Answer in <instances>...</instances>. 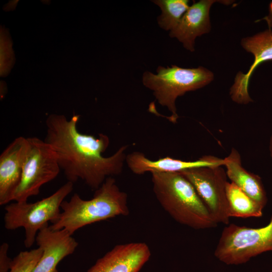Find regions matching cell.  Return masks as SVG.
I'll use <instances>...</instances> for the list:
<instances>
[{"instance_id": "cell-1", "label": "cell", "mask_w": 272, "mask_h": 272, "mask_svg": "<svg viewBox=\"0 0 272 272\" xmlns=\"http://www.w3.org/2000/svg\"><path fill=\"white\" fill-rule=\"evenodd\" d=\"M80 115L68 119L63 115L51 114L46 120L44 141L55 152L61 169L73 183L80 179L93 189L108 177L121 173L127 146L121 147L109 157L103 155L109 145L107 135L96 138L83 134L77 129Z\"/></svg>"}, {"instance_id": "cell-2", "label": "cell", "mask_w": 272, "mask_h": 272, "mask_svg": "<svg viewBox=\"0 0 272 272\" xmlns=\"http://www.w3.org/2000/svg\"><path fill=\"white\" fill-rule=\"evenodd\" d=\"M127 195L120 190L113 177L107 178L95 190L93 197L82 199L74 193L69 201L61 205L62 212L50 227L65 230L72 235L78 229L89 224L129 214Z\"/></svg>"}, {"instance_id": "cell-3", "label": "cell", "mask_w": 272, "mask_h": 272, "mask_svg": "<svg viewBox=\"0 0 272 272\" xmlns=\"http://www.w3.org/2000/svg\"><path fill=\"white\" fill-rule=\"evenodd\" d=\"M151 175L158 201L176 222L195 230L217 226L194 187L181 173L153 172Z\"/></svg>"}, {"instance_id": "cell-4", "label": "cell", "mask_w": 272, "mask_h": 272, "mask_svg": "<svg viewBox=\"0 0 272 272\" xmlns=\"http://www.w3.org/2000/svg\"><path fill=\"white\" fill-rule=\"evenodd\" d=\"M156 72V74L145 72L143 84L153 91L159 104L167 108L171 113L169 120L173 123L178 118L177 98L187 92L203 87L214 79L213 73L202 66L187 69L174 65L166 67L159 66Z\"/></svg>"}, {"instance_id": "cell-5", "label": "cell", "mask_w": 272, "mask_h": 272, "mask_svg": "<svg viewBox=\"0 0 272 272\" xmlns=\"http://www.w3.org/2000/svg\"><path fill=\"white\" fill-rule=\"evenodd\" d=\"M73 183L68 181L51 195L34 203L27 201L11 203L5 208L4 225L6 229L25 230L24 245L31 247L39 231L53 223L60 214L61 205L72 191Z\"/></svg>"}, {"instance_id": "cell-6", "label": "cell", "mask_w": 272, "mask_h": 272, "mask_svg": "<svg viewBox=\"0 0 272 272\" xmlns=\"http://www.w3.org/2000/svg\"><path fill=\"white\" fill-rule=\"evenodd\" d=\"M272 251V215L260 228L231 224L226 226L215 250L216 257L228 265L245 263L252 257Z\"/></svg>"}, {"instance_id": "cell-7", "label": "cell", "mask_w": 272, "mask_h": 272, "mask_svg": "<svg viewBox=\"0 0 272 272\" xmlns=\"http://www.w3.org/2000/svg\"><path fill=\"white\" fill-rule=\"evenodd\" d=\"M29 149L23 166L21 181L12 200L27 201L40 192V187L54 179L61 170L56 154L44 140L28 138Z\"/></svg>"}, {"instance_id": "cell-8", "label": "cell", "mask_w": 272, "mask_h": 272, "mask_svg": "<svg viewBox=\"0 0 272 272\" xmlns=\"http://www.w3.org/2000/svg\"><path fill=\"white\" fill-rule=\"evenodd\" d=\"M180 173L193 186L215 222L228 225L230 219L226 194L228 181L223 166L195 167Z\"/></svg>"}, {"instance_id": "cell-9", "label": "cell", "mask_w": 272, "mask_h": 272, "mask_svg": "<svg viewBox=\"0 0 272 272\" xmlns=\"http://www.w3.org/2000/svg\"><path fill=\"white\" fill-rule=\"evenodd\" d=\"M151 253L144 242L118 244L99 258L87 272H139Z\"/></svg>"}, {"instance_id": "cell-10", "label": "cell", "mask_w": 272, "mask_h": 272, "mask_svg": "<svg viewBox=\"0 0 272 272\" xmlns=\"http://www.w3.org/2000/svg\"><path fill=\"white\" fill-rule=\"evenodd\" d=\"M29 149L28 138L15 139L0 155V205L12 201L21 181L23 166Z\"/></svg>"}, {"instance_id": "cell-11", "label": "cell", "mask_w": 272, "mask_h": 272, "mask_svg": "<svg viewBox=\"0 0 272 272\" xmlns=\"http://www.w3.org/2000/svg\"><path fill=\"white\" fill-rule=\"evenodd\" d=\"M247 51L251 53L254 60L248 71L239 72L230 89V94L233 101L246 104L253 101L248 93L250 79L255 69L261 63L272 60V30L268 29L251 37L244 38L241 42Z\"/></svg>"}, {"instance_id": "cell-12", "label": "cell", "mask_w": 272, "mask_h": 272, "mask_svg": "<svg viewBox=\"0 0 272 272\" xmlns=\"http://www.w3.org/2000/svg\"><path fill=\"white\" fill-rule=\"evenodd\" d=\"M66 230H52L46 225L37 233L36 242L43 250L32 272H58L57 265L76 250L78 243Z\"/></svg>"}, {"instance_id": "cell-13", "label": "cell", "mask_w": 272, "mask_h": 272, "mask_svg": "<svg viewBox=\"0 0 272 272\" xmlns=\"http://www.w3.org/2000/svg\"><path fill=\"white\" fill-rule=\"evenodd\" d=\"M125 163L134 174L147 172H180L186 169L205 166H224V159L203 156L194 161H184L169 157L152 160L143 153L134 152L127 155Z\"/></svg>"}, {"instance_id": "cell-14", "label": "cell", "mask_w": 272, "mask_h": 272, "mask_svg": "<svg viewBox=\"0 0 272 272\" xmlns=\"http://www.w3.org/2000/svg\"><path fill=\"white\" fill-rule=\"evenodd\" d=\"M217 2L223 1L200 0L194 3L189 6L177 26L170 32V36L177 38L187 50L193 51L196 37L210 31V10Z\"/></svg>"}, {"instance_id": "cell-15", "label": "cell", "mask_w": 272, "mask_h": 272, "mask_svg": "<svg viewBox=\"0 0 272 272\" xmlns=\"http://www.w3.org/2000/svg\"><path fill=\"white\" fill-rule=\"evenodd\" d=\"M224 160V166L231 182L264 208L267 202V197L261 177L247 171L242 166L240 155L234 148Z\"/></svg>"}, {"instance_id": "cell-16", "label": "cell", "mask_w": 272, "mask_h": 272, "mask_svg": "<svg viewBox=\"0 0 272 272\" xmlns=\"http://www.w3.org/2000/svg\"><path fill=\"white\" fill-rule=\"evenodd\" d=\"M230 218H259L262 216L263 208L232 182L226 185Z\"/></svg>"}, {"instance_id": "cell-17", "label": "cell", "mask_w": 272, "mask_h": 272, "mask_svg": "<svg viewBox=\"0 0 272 272\" xmlns=\"http://www.w3.org/2000/svg\"><path fill=\"white\" fill-rule=\"evenodd\" d=\"M152 2L161 9L158 23L163 29L170 31L175 28L189 7L187 0H155Z\"/></svg>"}, {"instance_id": "cell-18", "label": "cell", "mask_w": 272, "mask_h": 272, "mask_svg": "<svg viewBox=\"0 0 272 272\" xmlns=\"http://www.w3.org/2000/svg\"><path fill=\"white\" fill-rule=\"evenodd\" d=\"M42 253L40 247L20 252L12 259L8 272H32Z\"/></svg>"}, {"instance_id": "cell-19", "label": "cell", "mask_w": 272, "mask_h": 272, "mask_svg": "<svg viewBox=\"0 0 272 272\" xmlns=\"http://www.w3.org/2000/svg\"><path fill=\"white\" fill-rule=\"evenodd\" d=\"M9 245L4 243L0 247V272H8L12 259L8 255Z\"/></svg>"}, {"instance_id": "cell-20", "label": "cell", "mask_w": 272, "mask_h": 272, "mask_svg": "<svg viewBox=\"0 0 272 272\" xmlns=\"http://www.w3.org/2000/svg\"><path fill=\"white\" fill-rule=\"evenodd\" d=\"M261 20H265L268 25V29H271L272 28V2L269 4L268 14L262 19L257 20L256 22H259Z\"/></svg>"}, {"instance_id": "cell-21", "label": "cell", "mask_w": 272, "mask_h": 272, "mask_svg": "<svg viewBox=\"0 0 272 272\" xmlns=\"http://www.w3.org/2000/svg\"><path fill=\"white\" fill-rule=\"evenodd\" d=\"M269 151L270 156L272 159V134L271 135L269 139Z\"/></svg>"}, {"instance_id": "cell-22", "label": "cell", "mask_w": 272, "mask_h": 272, "mask_svg": "<svg viewBox=\"0 0 272 272\" xmlns=\"http://www.w3.org/2000/svg\"><path fill=\"white\" fill-rule=\"evenodd\" d=\"M270 272H272V269H271V270L270 271Z\"/></svg>"}]
</instances>
